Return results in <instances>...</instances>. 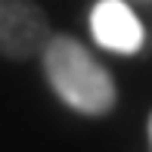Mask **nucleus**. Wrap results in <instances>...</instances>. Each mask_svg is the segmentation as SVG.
<instances>
[{
  "label": "nucleus",
  "mask_w": 152,
  "mask_h": 152,
  "mask_svg": "<svg viewBox=\"0 0 152 152\" xmlns=\"http://www.w3.org/2000/svg\"><path fill=\"white\" fill-rule=\"evenodd\" d=\"M44 72L50 87L84 115H106L115 106V84L87 47L68 34H56L44 47Z\"/></svg>",
  "instance_id": "nucleus-1"
},
{
  "label": "nucleus",
  "mask_w": 152,
  "mask_h": 152,
  "mask_svg": "<svg viewBox=\"0 0 152 152\" xmlns=\"http://www.w3.org/2000/svg\"><path fill=\"white\" fill-rule=\"evenodd\" d=\"M50 40V25L31 0H0V56L28 59L44 53Z\"/></svg>",
  "instance_id": "nucleus-2"
},
{
  "label": "nucleus",
  "mask_w": 152,
  "mask_h": 152,
  "mask_svg": "<svg viewBox=\"0 0 152 152\" xmlns=\"http://www.w3.org/2000/svg\"><path fill=\"white\" fill-rule=\"evenodd\" d=\"M90 31L99 47L112 53H137L143 47V25L124 0H99L90 12Z\"/></svg>",
  "instance_id": "nucleus-3"
},
{
  "label": "nucleus",
  "mask_w": 152,
  "mask_h": 152,
  "mask_svg": "<svg viewBox=\"0 0 152 152\" xmlns=\"http://www.w3.org/2000/svg\"><path fill=\"white\" fill-rule=\"evenodd\" d=\"M149 140H152V118H149Z\"/></svg>",
  "instance_id": "nucleus-4"
}]
</instances>
